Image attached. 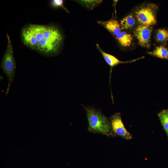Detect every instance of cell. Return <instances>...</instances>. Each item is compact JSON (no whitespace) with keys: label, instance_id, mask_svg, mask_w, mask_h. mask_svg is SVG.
I'll return each mask as SVG.
<instances>
[{"label":"cell","instance_id":"1","mask_svg":"<svg viewBox=\"0 0 168 168\" xmlns=\"http://www.w3.org/2000/svg\"><path fill=\"white\" fill-rule=\"evenodd\" d=\"M29 26L35 37L36 50L47 55L54 54L58 51L63 41V36L57 27L36 24H31Z\"/></svg>","mask_w":168,"mask_h":168},{"label":"cell","instance_id":"2","mask_svg":"<svg viewBox=\"0 0 168 168\" xmlns=\"http://www.w3.org/2000/svg\"><path fill=\"white\" fill-rule=\"evenodd\" d=\"M85 108L90 131L113 136L110 121L104 114L92 107H85Z\"/></svg>","mask_w":168,"mask_h":168},{"label":"cell","instance_id":"3","mask_svg":"<svg viewBox=\"0 0 168 168\" xmlns=\"http://www.w3.org/2000/svg\"><path fill=\"white\" fill-rule=\"evenodd\" d=\"M7 44L1 63L2 69L8 79V85L6 92V96L9 92L10 85L14 80L16 68L12 46L8 34H7Z\"/></svg>","mask_w":168,"mask_h":168},{"label":"cell","instance_id":"4","mask_svg":"<svg viewBox=\"0 0 168 168\" xmlns=\"http://www.w3.org/2000/svg\"><path fill=\"white\" fill-rule=\"evenodd\" d=\"M158 9L157 6L154 3L142 4L135 9V18L140 25L152 26L156 23Z\"/></svg>","mask_w":168,"mask_h":168},{"label":"cell","instance_id":"5","mask_svg":"<svg viewBox=\"0 0 168 168\" xmlns=\"http://www.w3.org/2000/svg\"><path fill=\"white\" fill-rule=\"evenodd\" d=\"M110 121L113 136L120 137L126 140L132 138V135L124 127L119 112L116 113L112 115Z\"/></svg>","mask_w":168,"mask_h":168},{"label":"cell","instance_id":"6","mask_svg":"<svg viewBox=\"0 0 168 168\" xmlns=\"http://www.w3.org/2000/svg\"><path fill=\"white\" fill-rule=\"evenodd\" d=\"M152 30V26L139 24L135 28L133 33L139 45L148 49L150 48Z\"/></svg>","mask_w":168,"mask_h":168},{"label":"cell","instance_id":"7","mask_svg":"<svg viewBox=\"0 0 168 168\" xmlns=\"http://www.w3.org/2000/svg\"><path fill=\"white\" fill-rule=\"evenodd\" d=\"M96 45L97 48L101 54L105 62L110 67L111 69H112V68L118 64L128 63H132L144 58V57H142L140 58L129 61H121L114 56L104 52L100 48L98 44H97Z\"/></svg>","mask_w":168,"mask_h":168},{"label":"cell","instance_id":"8","mask_svg":"<svg viewBox=\"0 0 168 168\" xmlns=\"http://www.w3.org/2000/svg\"><path fill=\"white\" fill-rule=\"evenodd\" d=\"M21 36L24 44L31 49L36 50L37 43L35 37L29 26L23 29Z\"/></svg>","mask_w":168,"mask_h":168},{"label":"cell","instance_id":"9","mask_svg":"<svg viewBox=\"0 0 168 168\" xmlns=\"http://www.w3.org/2000/svg\"><path fill=\"white\" fill-rule=\"evenodd\" d=\"M97 22L114 36H116L121 32L120 24L116 20L111 19L107 21H99Z\"/></svg>","mask_w":168,"mask_h":168},{"label":"cell","instance_id":"10","mask_svg":"<svg viewBox=\"0 0 168 168\" xmlns=\"http://www.w3.org/2000/svg\"><path fill=\"white\" fill-rule=\"evenodd\" d=\"M116 38L120 44L124 47H128L132 44L133 40L132 35L125 31H121L116 36Z\"/></svg>","mask_w":168,"mask_h":168},{"label":"cell","instance_id":"11","mask_svg":"<svg viewBox=\"0 0 168 168\" xmlns=\"http://www.w3.org/2000/svg\"><path fill=\"white\" fill-rule=\"evenodd\" d=\"M148 53L154 56L168 60V49L164 45L157 46L153 51Z\"/></svg>","mask_w":168,"mask_h":168},{"label":"cell","instance_id":"12","mask_svg":"<svg viewBox=\"0 0 168 168\" xmlns=\"http://www.w3.org/2000/svg\"><path fill=\"white\" fill-rule=\"evenodd\" d=\"M135 23L136 20L133 14H129L121 21L120 24L121 30L131 29Z\"/></svg>","mask_w":168,"mask_h":168},{"label":"cell","instance_id":"13","mask_svg":"<svg viewBox=\"0 0 168 168\" xmlns=\"http://www.w3.org/2000/svg\"><path fill=\"white\" fill-rule=\"evenodd\" d=\"M158 116L168 139V109L162 110L158 114Z\"/></svg>","mask_w":168,"mask_h":168},{"label":"cell","instance_id":"14","mask_svg":"<svg viewBox=\"0 0 168 168\" xmlns=\"http://www.w3.org/2000/svg\"><path fill=\"white\" fill-rule=\"evenodd\" d=\"M155 39L158 42L165 44L168 41V29L165 28L157 30L155 35Z\"/></svg>","mask_w":168,"mask_h":168},{"label":"cell","instance_id":"15","mask_svg":"<svg viewBox=\"0 0 168 168\" xmlns=\"http://www.w3.org/2000/svg\"><path fill=\"white\" fill-rule=\"evenodd\" d=\"M102 1L101 0H81L79 2L85 5L87 8L91 9L96 7Z\"/></svg>","mask_w":168,"mask_h":168},{"label":"cell","instance_id":"16","mask_svg":"<svg viewBox=\"0 0 168 168\" xmlns=\"http://www.w3.org/2000/svg\"><path fill=\"white\" fill-rule=\"evenodd\" d=\"M51 4L52 6L55 7H61L68 13V10L63 5V2L62 0H53L51 1Z\"/></svg>","mask_w":168,"mask_h":168}]
</instances>
